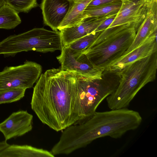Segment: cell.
<instances>
[{
    "mask_svg": "<svg viewBox=\"0 0 157 157\" xmlns=\"http://www.w3.org/2000/svg\"><path fill=\"white\" fill-rule=\"evenodd\" d=\"M121 1L122 3L121 8L107 28L130 24L134 25L137 30L145 17L153 0Z\"/></svg>",
    "mask_w": 157,
    "mask_h": 157,
    "instance_id": "9c48e42d",
    "label": "cell"
},
{
    "mask_svg": "<svg viewBox=\"0 0 157 157\" xmlns=\"http://www.w3.org/2000/svg\"><path fill=\"white\" fill-rule=\"evenodd\" d=\"M5 2L18 13H27L38 6L37 0H5Z\"/></svg>",
    "mask_w": 157,
    "mask_h": 157,
    "instance_id": "44dd1931",
    "label": "cell"
},
{
    "mask_svg": "<svg viewBox=\"0 0 157 157\" xmlns=\"http://www.w3.org/2000/svg\"><path fill=\"white\" fill-rule=\"evenodd\" d=\"M71 5L69 0H43L40 7L44 24L58 31Z\"/></svg>",
    "mask_w": 157,
    "mask_h": 157,
    "instance_id": "8fae6325",
    "label": "cell"
},
{
    "mask_svg": "<svg viewBox=\"0 0 157 157\" xmlns=\"http://www.w3.org/2000/svg\"><path fill=\"white\" fill-rule=\"evenodd\" d=\"M5 3V0H0V8Z\"/></svg>",
    "mask_w": 157,
    "mask_h": 157,
    "instance_id": "d4e9b609",
    "label": "cell"
},
{
    "mask_svg": "<svg viewBox=\"0 0 157 157\" xmlns=\"http://www.w3.org/2000/svg\"><path fill=\"white\" fill-rule=\"evenodd\" d=\"M26 90L17 88L0 91V105L18 101L25 96Z\"/></svg>",
    "mask_w": 157,
    "mask_h": 157,
    "instance_id": "ffe728a7",
    "label": "cell"
},
{
    "mask_svg": "<svg viewBox=\"0 0 157 157\" xmlns=\"http://www.w3.org/2000/svg\"><path fill=\"white\" fill-rule=\"evenodd\" d=\"M10 144H8L6 140H4L0 142V152L8 147Z\"/></svg>",
    "mask_w": 157,
    "mask_h": 157,
    "instance_id": "cb8c5ba5",
    "label": "cell"
},
{
    "mask_svg": "<svg viewBox=\"0 0 157 157\" xmlns=\"http://www.w3.org/2000/svg\"><path fill=\"white\" fill-rule=\"evenodd\" d=\"M117 14L113 15L106 19L94 31L101 32L107 29L113 22Z\"/></svg>",
    "mask_w": 157,
    "mask_h": 157,
    "instance_id": "7402d4cb",
    "label": "cell"
},
{
    "mask_svg": "<svg viewBox=\"0 0 157 157\" xmlns=\"http://www.w3.org/2000/svg\"><path fill=\"white\" fill-rule=\"evenodd\" d=\"M75 79V72L52 68L41 74L34 88L32 109L42 123L56 131L81 121Z\"/></svg>",
    "mask_w": 157,
    "mask_h": 157,
    "instance_id": "6da1fadb",
    "label": "cell"
},
{
    "mask_svg": "<svg viewBox=\"0 0 157 157\" xmlns=\"http://www.w3.org/2000/svg\"><path fill=\"white\" fill-rule=\"evenodd\" d=\"M69 0L71 1V2H75L78 1V0Z\"/></svg>",
    "mask_w": 157,
    "mask_h": 157,
    "instance_id": "484cf974",
    "label": "cell"
},
{
    "mask_svg": "<svg viewBox=\"0 0 157 157\" xmlns=\"http://www.w3.org/2000/svg\"><path fill=\"white\" fill-rule=\"evenodd\" d=\"M157 52L125 66L117 73L121 77L115 90L106 98L110 109L126 108L138 92L156 78Z\"/></svg>",
    "mask_w": 157,
    "mask_h": 157,
    "instance_id": "3957f363",
    "label": "cell"
},
{
    "mask_svg": "<svg viewBox=\"0 0 157 157\" xmlns=\"http://www.w3.org/2000/svg\"><path fill=\"white\" fill-rule=\"evenodd\" d=\"M142 121L138 112L127 108L96 111L80 123L64 129L52 150L56 155H68L99 138H120L127 132L137 128Z\"/></svg>",
    "mask_w": 157,
    "mask_h": 157,
    "instance_id": "7a4b0ae2",
    "label": "cell"
},
{
    "mask_svg": "<svg viewBox=\"0 0 157 157\" xmlns=\"http://www.w3.org/2000/svg\"><path fill=\"white\" fill-rule=\"evenodd\" d=\"M121 1L86 8L83 12L84 19L117 14L121 8Z\"/></svg>",
    "mask_w": 157,
    "mask_h": 157,
    "instance_id": "e0dca14e",
    "label": "cell"
},
{
    "mask_svg": "<svg viewBox=\"0 0 157 157\" xmlns=\"http://www.w3.org/2000/svg\"><path fill=\"white\" fill-rule=\"evenodd\" d=\"M118 84L94 80L75 72V87L81 122L92 116L100 104L115 90Z\"/></svg>",
    "mask_w": 157,
    "mask_h": 157,
    "instance_id": "8992f818",
    "label": "cell"
},
{
    "mask_svg": "<svg viewBox=\"0 0 157 157\" xmlns=\"http://www.w3.org/2000/svg\"><path fill=\"white\" fill-rule=\"evenodd\" d=\"M56 58L63 70L75 72L94 80L103 78L104 71L94 66L82 52L63 46Z\"/></svg>",
    "mask_w": 157,
    "mask_h": 157,
    "instance_id": "ba28073f",
    "label": "cell"
},
{
    "mask_svg": "<svg viewBox=\"0 0 157 157\" xmlns=\"http://www.w3.org/2000/svg\"><path fill=\"white\" fill-rule=\"evenodd\" d=\"M33 117L26 110L13 113L0 123V132L5 140L22 136L30 131L33 128Z\"/></svg>",
    "mask_w": 157,
    "mask_h": 157,
    "instance_id": "30bf717a",
    "label": "cell"
},
{
    "mask_svg": "<svg viewBox=\"0 0 157 157\" xmlns=\"http://www.w3.org/2000/svg\"><path fill=\"white\" fill-rule=\"evenodd\" d=\"M42 67L39 64L26 61L15 66L6 67L0 71V91L20 88H32L40 78Z\"/></svg>",
    "mask_w": 157,
    "mask_h": 157,
    "instance_id": "52a82bcc",
    "label": "cell"
},
{
    "mask_svg": "<svg viewBox=\"0 0 157 157\" xmlns=\"http://www.w3.org/2000/svg\"><path fill=\"white\" fill-rule=\"evenodd\" d=\"M63 46L59 32L35 28L17 35H10L0 41V55L6 57L31 51L53 52L61 51Z\"/></svg>",
    "mask_w": 157,
    "mask_h": 157,
    "instance_id": "5b68a950",
    "label": "cell"
},
{
    "mask_svg": "<svg viewBox=\"0 0 157 157\" xmlns=\"http://www.w3.org/2000/svg\"><path fill=\"white\" fill-rule=\"evenodd\" d=\"M120 1H121V0H92L86 8L93 7Z\"/></svg>",
    "mask_w": 157,
    "mask_h": 157,
    "instance_id": "603a6c76",
    "label": "cell"
},
{
    "mask_svg": "<svg viewBox=\"0 0 157 157\" xmlns=\"http://www.w3.org/2000/svg\"><path fill=\"white\" fill-rule=\"evenodd\" d=\"M157 0H153L149 7L145 17L137 29L133 41L122 56L139 47L148 37L157 33Z\"/></svg>",
    "mask_w": 157,
    "mask_h": 157,
    "instance_id": "5bb4252c",
    "label": "cell"
},
{
    "mask_svg": "<svg viewBox=\"0 0 157 157\" xmlns=\"http://www.w3.org/2000/svg\"><path fill=\"white\" fill-rule=\"evenodd\" d=\"M92 0H79L71 2L69 11L58 30L60 31L64 28L74 26L84 21L83 12Z\"/></svg>",
    "mask_w": 157,
    "mask_h": 157,
    "instance_id": "2e32d148",
    "label": "cell"
},
{
    "mask_svg": "<svg viewBox=\"0 0 157 157\" xmlns=\"http://www.w3.org/2000/svg\"><path fill=\"white\" fill-rule=\"evenodd\" d=\"M137 29L130 24L107 28L82 52L95 66L106 71L131 45Z\"/></svg>",
    "mask_w": 157,
    "mask_h": 157,
    "instance_id": "277c9868",
    "label": "cell"
},
{
    "mask_svg": "<svg viewBox=\"0 0 157 157\" xmlns=\"http://www.w3.org/2000/svg\"><path fill=\"white\" fill-rule=\"evenodd\" d=\"M18 13L5 3L0 8V29H10L21 23Z\"/></svg>",
    "mask_w": 157,
    "mask_h": 157,
    "instance_id": "ac0fdd59",
    "label": "cell"
},
{
    "mask_svg": "<svg viewBox=\"0 0 157 157\" xmlns=\"http://www.w3.org/2000/svg\"><path fill=\"white\" fill-rule=\"evenodd\" d=\"M114 15L87 18L76 25L60 30L59 32L63 46H67L94 31L104 20Z\"/></svg>",
    "mask_w": 157,
    "mask_h": 157,
    "instance_id": "4fadbf2b",
    "label": "cell"
},
{
    "mask_svg": "<svg viewBox=\"0 0 157 157\" xmlns=\"http://www.w3.org/2000/svg\"><path fill=\"white\" fill-rule=\"evenodd\" d=\"M101 32L93 31L67 46L73 50L82 52L92 44Z\"/></svg>",
    "mask_w": 157,
    "mask_h": 157,
    "instance_id": "d6986e66",
    "label": "cell"
},
{
    "mask_svg": "<svg viewBox=\"0 0 157 157\" xmlns=\"http://www.w3.org/2000/svg\"><path fill=\"white\" fill-rule=\"evenodd\" d=\"M46 150L27 145H10L0 152V157H54Z\"/></svg>",
    "mask_w": 157,
    "mask_h": 157,
    "instance_id": "9a60e30c",
    "label": "cell"
},
{
    "mask_svg": "<svg viewBox=\"0 0 157 157\" xmlns=\"http://www.w3.org/2000/svg\"><path fill=\"white\" fill-rule=\"evenodd\" d=\"M157 52V33L147 38L140 46L112 63L106 71L116 73L127 65Z\"/></svg>",
    "mask_w": 157,
    "mask_h": 157,
    "instance_id": "7c38bea8",
    "label": "cell"
}]
</instances>
